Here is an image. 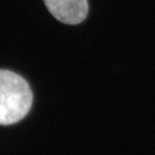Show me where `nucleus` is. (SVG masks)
Instances as JSON below:
<instances>
[{
	"label": "nucleus",
	"mask_w": 155,
	"mask_h": 155,
	"mask_svg": "<svg viewBox=\"0 0 155 155\" xmlns=\"http://www.w3.org/2000/svg\"><path fill=\"white\" fill-rule=\"evenodd\" d=\"M32 104L33 92L26 79L12 71L0 69V125L20 122Z\"/></svg>",
	"instance_id": "f257e3e1"
},
{
	"label": "nucleus",
	"mask_w": 155,
	"mask_h": 155,
	"mask_svg": "<svg viewBox=\"0 0 155 155\" xmlns=\"http://www.w3.org/2000/svg\"><path fill=\"white\" fill-rule=\"evenodd\" d=\"M44 3L50 13L66 24H79L88 16L87 0H44Z\"/></svg>",
	"instance_id": "f03ea898"
}]
</instances>
